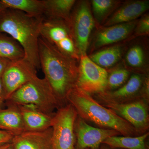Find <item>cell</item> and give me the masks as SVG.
<instances>
[{"label":"cell","mask_w":149,"mask_h":149,"mask_svg":"<svg viewBox=\"0 0 149 149\" xmlns=\"http://www.w3.org/2000/svg\"><path fill=\"white\" fill-rule=\"evenodd\" d=\"M97 96L100 101L122 103L140 98L149 101L145 92V83L142 76L138 74H133L120 88L114 91L99 93Z\"/></svg>","instance_id":"11"},{"label":"cell","mask_w":149,"mask_h":149,"mask_svg":"<svg viewBox=\"0 0 149 149\" xmlns=\"http://www.w3.org/2000/svg\"><path fill=\"white\" fill-rule=\"evenodd\" d=\"M115 2L112 0H93L92 6L94 14L99 19H101L114 5Z\"/></svg>","instance_id":"24"},{"label":"cell","mask_w":149,"mask_h":149,"mask_svg":"<svg viewBox=\"0 0 149 149\" xmlns=\"http://www.w3.org/2000/svg\"><path fill=\"white\" fill-rule=\"evenodd\" d=\"M66 102L74 108L78 116L85 121L93 122L101 128L116 130L121 136H139L130 123L76 85L70 91Z\"/></svg>","instance_id":"3"},{"label":"cell","mask_w":149,"mask_h":149,"mask_svg":"<svg viewBox=\"0 0 149 149\" xmlns=\"http://www.w3.org/2000/svg\"><path fill=\"white\" fill-rule=\"evenodd\" d=\"M5 102H6V100L4 93L3 89L1 80V78H0V109H2L3 104Z\"/></svg>","instance_id":"28"},{"label":"cell","mask_w":149,"mask_h":149,"mask_svg":"<svg viewBox=\"0 0 149 149\" xmlns=\"http://www.w3.org/2000/svg\"><path fill=\"white\" fill-rule=\"evenodd\" d=\"M77 116L74 108L68 103L54 113L51 125L52 149H75L74 124Z\"/></svg>","instance_id":"5"},{"label":"cell","mask_w":149,"mask_h":149,"mask_svg":"<svg viewBox=\"0 0 149 149\" xmlns=\"http://www.w3.org/2000/svg\"><path fill=\"white\" fill-rule=\"evenodd\" d=\"M97 149H123L118 148H111L109 146H107L105 144H102L100 147Z\"/></svg>","instance_id":"31"},{"label":"cell","mask_w":149,"mask_h":149,"mask_svg":"<svg viewBox=\"0 0 149 149\" xmlns=\"http://www.w3.org/2000/svg\"><path fill=\"white\" fill-rule=\"evenodd\" d=\"M74 133L75 149H97L107 138L121 135L112 129L91 126L78 116L74 124Z\"/></svg>","instance_id":"10"},{"label":"cell","mask_w":149,"mask_h":149,"mask_svg":"<svg viewBox=\"0 0 149 149\" xmlns=\"http://www.w3.org/2000/svg\"><path fill=\"white\" fill-rule=\"evenodd\" d=\"M44 7V18L64 20L69 23L70 12L74 0H42Z\"/></svg>","instance_id":"17"},{"label":"cell","mask_w":149,"mask_h":149,"mask_svg":"<svg viewBox=\"0 0 149 149\" xmlns=\"http://www.w3.org/2000/svg\"><path fill=\"white\" fill-rule=\"evenodd\" d=\"M8 8L22 12L36 18H44L42 1L40 0H1Z\"/></svg>","instance_id":"19"},{"label":"cell","mask_w":149,"mask_h":149,"mask_svg":"<svg viewBox=\"0 0 149 149\" xmlns=\"http://www.w3.org/2000/svg\"><path fill=\"white\" fill-rule=\"evenodd\" d=\"M137 22L135 20L105 28L98 33L94 45L99 48L123 40L132 32Z\"/></svg>","instance_id":"14"},{"label":"cell","mask_w":149,"mask_h":149,"mask_svg":"<svg viewBox=\"0 0 149 149\" xmlns=\"http://www.w3.org/2000/svg\"><path fill=\"white\" fill-rule=\"evenodd\" d=\"M128 64L133 67H140L144 62V56L143 49L139 46H133L128 51L126 56Z\"/></svg>","instance_id":"23"},{"label":"cell","mask_w":149,"mask_h":149,"mask_svg":"<svg viewBox=\"0 0 149 149\" xmlns=\"http://www.w3.org/2000/svg\"><path fill=\"white\" fill-rule=\"evenodd\" d=\"M37 77L36 68L24 59L10 61L1 77L6 101L21 86Z\"/></svg>","instance_id":"9"},{"label":"cell","mask_w":149,"mask_h":149,"mask_svg":"<svg viewBox=\"0 0 149 149\" xmlns=\"http://www.w3.org/2000/svg\"><path fill=\"white\" fill-rule=\"evenodd\" d=\"M14 136L9 132L0 130V146L11 143Z\"/></svg>","instance_id":"26"},{"label":"cell","mask_w":149,"mask_h":149,"mask_svg":"<svg viewBox=\"0 0 149 149\" xmlns=\"http://www.w3.org/2000/svg\"><path fill=\"white\" fill-rule=\"evenodd\" d=\"M44 18H36L9 8L0 15V33L10 35L18 42L24 50V59L37 69L41 68L38 40Z\"/></svg>","instance_id":"2"},{"label":"cell","mask_w":149,"mask_h":149,"mask_svg":"<svg viewBox=\"0 0 149 149\" xmlns=\"http://www.w3.org/2000/svg\"><path fill=\"white\" fill-rule=\"evenodd\" d=\"M149 132L134 137L118 136H112L102 143L111 148L123 149H149L146 141Z\"/></svg>","instance_id":"18"},{"label":"cell","mask_w":149,"mask_h":149,"mask_svg":"<svg viewBox=\"0 0 149 149\" xmlns=\"http://www.w3.org/2000/svg\"><path fill=\"white\" fill-rule=\"evenodd\" d=\"M6 102L7 106L32 105L50 115L60 107L45 78L38 76L17 89Z\"/></svg>","instance_id":"4"},{"label":"cell","mask_w":149,"mask_h":149,"mask_svg":"<svg viewBox=\"0 0 149 149\" xmlns=\"http://www.w3.org/2000/svg\"><path fill=\"white\" fill-rule=\"evenodd\" d=\"M7 9V7L0 1V15Z\"/></svg>","instance_id":"29"},{"label":"cell","mask_w":149,"mask_h":149,"mask_svg":"<svg viewBox=\"0 0 149 149\" xmlns=\"http://www.w3.org/2000/svg\"><path fill=\"white\" fill-rule=\"evenodd\" d=\"M0 149H13L11 143L4 144L0 146Z\"/></svg>","instance_id":"30"},{"label":"cell","mask_w":149,"mask_h":149,"mask_svg":"<svg viewBox=\"0 0 149 149\" xmlns=\"http://www.w3.org/2000/svg\"><path fill=\"white\" fill-rule=\"evenodd\" d=\"M149 32V16L146 15L139 22L136 29V35H145L148 34Z\"/></svg>","instance_id":"25"},{"label":"cell","mask_w":149,"mask_h":149,"mask_svg":"<svg viewBox=\"0 0 149 149\" xmlns=\"http://www.w3.org/2000/svg\"><path fill=\"white\" fill-rule=\"evenodd\" d=\"M52 127L38 131H24L15 136L13 149H52Z\"/></svg>","instance_id":"12"},{"label":"cell","mask_w":149,"mask_h":149,"mask_svg":"<svg viewBox=\"0 0 149 149\" xmlns=\"http://www.w3.org/2000/svg\"><path fill=\"white\" fill-rule=\"evenodd\" d=\"M40 67L60 107L68 104L66 97L76 85L78 67L75 59L62 52L40 36L38 40Z\"/></svg>","instance_id":"1"},{"label":"cell","mask_w":149,"mask_h":149,"mask_svg":"<svg viewBox=\"0 0 149 149\" xmlns=\"http://www.w3.org/2000/svg\"><path fill=\"white\" fill-rule=\"evenodd\" d=\"M100 102L104 106L130 123L139 136L148 132L149 101L146 99L140 98L122 103Z\"/></svg>","instance_id":"6"},{"label":"cell","mask_w":149,"mask_h":149,"mask_svg":"<svg viewBox=\"0 0 149 149\" xmlns=\"http://www.w3.org/2000/svg\"><path fill=\"white\" fill-rule=\"evenodd\" d=\"M148 1H136L130 2L118 10L107 21V27L134 21L148 9Z\"/></svg>","instance_id":"15"},{"label":"cell","mask_w":149,"mask_h":149,"mask_svg":"<svg viewBox=\"0 0 149 149\" xmlns=\"http://www.w3.org/2000/svg\"><path fill=\"white\" fill-rule=\"evenodd\" d=\"M130 72L124 68H118L112 71L108 76L106 89L104 92L114 91L126 83Z\"/></svg>","instance_id":"22"},{"label":"cell","mask_w":149,"mask_h":149,"mask_svg":"<svg viewBox=\"0 0 149 149\" xmlns=\"http://www.w3.org/2000/svg\"><path fill=\"white\" fill-rule=\"evenodd\" d=\"M0 57L15 61L24 58L23 48L11 37L0 33Z\"/></svg>","instance_id":"20"},{"label":"cell","mask_w":149,"mask_h":149,"mask_svg":"<svg viewBox=\"0 0 149 149\" xmlns=\"http://www.w3.org/2000/svg\"><path fill=\"white\" fill-rule=\"evenodd\" d=\"M10 62L8 59L0 57V78Z\"/></svg>","instance_id":"27"},{"label":"cell","mask_w":149,"mask_h":149,"mask_svg":"<svg viewBox=\"0 0 149 149\" xmlns=\"http://www.w3.org/2000/svg\"><path fill=\"white\" fill-rule=\"evenodd\" d=\"M121 55L120 48L113 47L93 54L89 58L96 64L104 68L115 64L120 59Z\"/></svg>","instance_id":"21"},{"label":"cell","mask_w":149,"mask_h":149,"mask_svg":"<svg viewBox=\"0 0 149 149\" xmlns=\"http://www.w3.org/2000/svg\"><path fill=\"white\" fill-rule=\"evenodd\" d=\"M25 131H38L51 128L53 115L45 113L32 105L18 106Z\"/></svg>","instance_id":"13"},{"label":"cell","mask_w":149,"mask_h":149,"mask_svg":"<svg viewBox=\"0 0 149 149\" xmlns=\"http://www.w3.org/2000/svg\"><path fill=\"white\" fill-rule=\"evenodd\" d=\"M7 106V108L0 109V130L14 136L19 135L25 131L19 109L17 106Z\"/></svg>","instance_id":"16"},{"label":"cell","mask_w":149,"mask_h":149,"mask_svg":"<svg viewBox=\"0 0 149 149\" xmlns=\"http://www.w3.org/2000/svg\"><path fill=\"white\" fill-rule=\"evenodd\" d=\"M107 71L92 61L89 57L80 56L76 86L89 94L103 93L106 89Z\"/></svg>","instance_id":"8"},{"label":"cell","mask_w":149,"mask_h":149,"mask_svg":"<svg viewBox=\"0 0 149 149\" xmlns=\"http://www.w3.org/2000/svg\"><path fill=\"white\" fill-rule=\"evenodd\" d=\"M75 48L78 55H86L89 37L95 26V20L86 3L76 7L70 14L69 23Z\"/></svg>","instance_id":"7"}]
</instances>
